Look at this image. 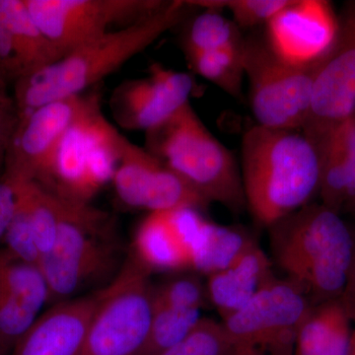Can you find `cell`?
I'll use <instances>...</instances> for the list:
<instances>
[{
  "label": "cell",
  "instance_id": "cell-1",
  "mask_svg": "<svg viewBox=\"0 0 355 355\" xmlns=\"http://www.w3.org/2000/svg\"><path fill=\"white\" fill-rule=\"evenodd\" d=\"M189 1L173 0L155 13L71 51L46 69L15 81L20 116L49 103L81 95L120 69L166 32L187 19Z\"/></svg>",
  "mask_w": 355,
  "mask_h": 355
},
{
  "label": "cell",
  "instance_id": "cell-2",
  "mask_svg": "<svg viewBox=\"0 0 355 355\" xmlns=\"http://www.w3.org/2000/svg\"><path fill=\"white\" fill-rule=\"evenodd\" d=\"M241 175L247 207L270 227L318 196L319 156L302 130L254 125L242 139Z\"/></svg>",
  "mask_w": 355,
  "mask_h": 355
},
{
  "label": "cell",
  "instance_id": "cell-3",
  "mask_svg": "<svg viewBox=\"0 0 355 355\" xmlns=\"http://www.w3.org/2000/svg\"><path fill=\"white\" fill-rule=\"evenodd\" d=\"M268 229L273 261L313 305L342 297L355 233L340 214L312 202Z\"/></svg>",
  "mask_w": 355,
  "mask_h": 355
},
{
  "label": "cell",
  "instance_id": "cell-4",
  "mask_svg": "<svg viewBox=\"0 0 355 355\" xmlns=\"http://www.w3.org/2000/svg\"><path fill=\"white\" fill-rule=\"evenodd\" d=\"M121 249L111 216L90 203L62 200V216L55 247L42 257L49 289V304L76 298L118 275Z\"/></svg>",
  "mask_w": 355,
  "mask_h": 355
},
{
  "label": "cell",
  "instance_id": "cell-5",
  "mask_svg": "<svg viewBox=\"0 0 355 355\" xmlns=\"http://www.w3.org/2000/svg\"><path fill=\"white\" fill-rule=\"evenodd\" d=\"M144 148L160 159L209 203L239 214L247 207L241 169L191 107L146 132Z\"/></svg>",
  "mask_w": 355,
  "mask_h": 355
},
{
  "label": "cell",
  "instance_id": "cell-6",
  "mask_svg": "<svg viewBox=\"0 0 355 355\" xmlns=\"http://www.w3.org/2000/svg\"><path fill=\"white\" fill-rule=\"evenodd\" d=\"M100 98L97 90L85 94L80 113L35 181L64 202L90 203L120 163L128 139L103 113Z\"/></svg>",
  "mask_w": 355,
  "mask_h": 355
},
{
  "label": "cell",
  "instance_id": "cell-7",
  "mask_svg": "<svg viewBox=\"0 0 355 355\" xmlns=\"http://www.w3.org/2000/svg\"><path fill=\"white\" fill-rule=\"evenodd\" d=\"M150 270L132 254L104 294L81 355H139L153 316Z\"/></svg>",
  "mask_w": 355,
  "mask_h": 355
},
{
  "label": "cell",
  "instance_id": "cell-8",
  "mask_svg": "<svg viewBox=\"0 0 355 355\" xmlns=\"http://www.w3.org/2000/svg\"><path fill=\"white\" fill-rule=\"evenodd\" d=\"M318 62L291 64L277 57L266 41L246 39L245 76L257 125L302 130L309 118Z\"/></svg>",
  "mask_w": 355,
  "mask_h": 355
},
{
  "label": "cell",
  "instance_id": "cell-9",
  "mask_svg": "<svg viewBox=\"0 0 355 355\" xmlns=\"http://www.w3.org/2000/svg\"><path fill=\"white\" fill-rule=\"evenodd\" d=\"M312 306L296 284L275 277L221 322L238 355H293L299 329Z\"/></svg>",
  "mask_w": 355,
  "mask_h": 355
},
{
  "label": "cell",
  "instance_id": "cell-10",
  "mask_svg": "<svg viewBox=\"0 0 355 355\" xmlns=\"http://www.w3.org/2000/svg\"><path fill=\"white\" fill-rule=\"evenodd\" d=\"M40 29L62 57L160 10L161 0H24Z\"/></svg>",
  "mask_w": 355,
  "mask_h": 355
},
{
  "label": "cell",
  "instance_id": "cell-11",
  "mask_svg": "<svg viewBox=\"0 0 355 355\" xmlns=\"http://www.w3.org/2000/svg\"><path fill=\"white\" fill-rule=\"evenodd\" d=\"M335 37L318 62L302 132L316 144L355 114V0L343 4Z\"/></svg>",
  "mask_w": 355,
  "mask_h": 355
},
{
  "label": "cell",
  "instance_id": "cell-12",
  "mask_svg": "<svg viewBox=\"0 0 355 355\" xmlns=\"http://www.w3.org/2000/svg\"><path fill=\"white\" fill-rule=\"evenodd\" d=\"M112 182L119 200L132 209L153 212L191 207L200 211L210 205L160 159L128 139Z\"/></svg>",
  "mask_w": 355,
  "mask_h": 355
},
{
  "label": "cell",
  "instance_id": "cell-13",
  "mask_svg": "<svg viewBox=\"0 0 355 355\" xmlns=\"http://www.w3.org/2000/svg\"><path fill=\"white\" fill-rule=\"evenodd\" d=\"M193 85L191 74L154 64L146 76L123 81L114 89L110 111L119 127L146 132L188 104Z\"/></svg>",
  "mask_w": 355,
  "mask_h": 355
},
{
  "label": "cell",
  "instance_id": "cell-14",
  "mask_svg": "<svg viewBox=\"0 0 355 355\" xmlns=\"http://www.w3.org/2000/svg\"><path fill=\"white\" fill-rule=\"evenodd\" d=\"M85 94L49 103L20 116L1 176L12 184L35 182L83 109Z\"/></svg>",
  "mask_w": 355,
  "mask_h": 355
},
{
  "label": "cell",
  "instance_id": "cell-15",
  "mask_svg": "<svg viewBox=\"0 0 355 355\" xmlns=\"http://www.w3.org/2000/svg\"><path fill=\"white\" fill-rule=\"evenodd\" d=\"M331 4L322 0H292L266 23V43L288 64L307 67L331 46L336 31Z\"/></svg>",
  "mask_w": 355,
  "mask_h": 355
},
{
  "label": "cell",
  "instance_id": "cell-16",
  "mask_svg": "<svg viewBox=\"0 0 355 355\" xmlns=\"http://www.w3.org/2000/svg\"><path fill=\"white\" fill-rule=\"evenodd\" d=\"M205 221L200 210L191 207L149 212L137 229L132 254L150 272L191 270Z\"/></svg>",
  "mask_w": 355,
  "mask_h": 355
},
{
  "label": "cell",
  "instance_id": "cell-17",
  "mask_svg": "<svg viewBox=\"0 0 355 355\" xmlns=\"http://www.w3.org/2000/svg\"><path fill=\"white\" fill-rule=\"evenodd\" d=\"M104 288L51 305L37 318L10 355H81Z\"/></svg>",
  "mask_w": 355,
  "mask_h": 355
},
{
  "label": "cell",
  "instance_id": "cell-18",
  "mask_svg": "<svg viewBox=\"0 0 355 355\" xmlns=\"http://www.w3.org/2000/svg\"><path fill=\"white\" fill-rule=\"evenodd\" d=\"M314 146L319 156L320 202L340 216L355 212V114Z\"/></svg>",
  "mask_w": 355,
  "mask_h": 355
},
{
  "label": "cell",
  "instance_id": "cell-19",
  "mask_svg": "<svg viewBox=\"0 0 355 355\" xmlns=\"http://www.w3.org/2000/svg\"><path fill=\"white\" fill-rule=\"evenodd\" d=\"M275 279L272 261L254 241L232 265L207 277L210 304L224 321Z\"/></svg>",
  "mask_w": 355,
  "mask_h": 355
},
{
  "label": "cell",
  "instance_id": "cell-20",
  "mask_svg": "<svg viewBox=\"0 0 355 355\" xmlns=\"http://www.w3.org/2000/svg\"><path fill=\"white\" fill-rule=\"evenodd\" d=\"M352 324L340 298L313 305L299 329L293 355H349Z\"/></svg>",
  "mask_w": 355,
  "mask_h": 355
},
{
  "label": "cell",
  "instance_id": "cell-21",
  "mask_svg": "<svg viewBox=\"0 0 355 355\" xmlns=\"http://www.w3.org/2000/svg\"><path fill=\"white\" fill-rule=\"evenodd\" d=\"M2 4L22 70L21 76L46 69L62 60L60 51L33 19L24 0H2Z\"/></svg>",
  "mask_w": 355,
  "mask_h": 355
},
{
  "label": "cell",
  "instance_id": "cell-22",
  "mask_svg": "<svg viewBox=\"0 0 355 355\" xmlns=\"http://www.w3.org/2000/svg\"><path fill=\"white\" fill-rule=\"evenodd\" d=\"M254 242L243 229L207 220L193 251L191 270L207 277L220 272L232 265Z\"/></svg>",
  "mask_w": 355,
  "mask_h": 355
},
{
  "label": "cell",
  "instance_id": "cell-23",
  "mask_svg": "<svg viewBox=\"0 0 355 355\" xmlns=\"http://www.w3.org/2000/svg\"><path fill=\"white\" fill-rule=\"evenodd\" d=\"M246 39L234 21L216 9L202 8L187 23L182 49L187 51H243Z\"/></svg>",
  "mask_w": 355,
  "mask_h": 355
},
{
  "label": "cell",
  "instance_id": "cell-24",
  "mask_svg": "<svg viewBox=\"0 0 355 355\" xmlns=\"http://www.w3.org/2000/svg\"><path fill=\"white\" fill-rule=\"evenodd\" d=\"M184 53L187 62L196 73L216 84L217 87L234 99H242L245 76L244 50L187 51Z\"/></svg>",
  "mask_w": 355,
  "mask_h": 355
},
{
  "label": "cell",
  "instance_id": "cell-25",
  "mask_svg": "<svg viewBox=\"0 0 355 355\" xmlns=\"http://www.w3.org/2000/svg\"><path fill=\"white\" fill-rule=\"evenodd\" d=\"M0 289L24 301L40 313L49 304V289L39 266L16 258L0 249Z\"/></svg>",
  "mask_w": 355,
  "mask_h": 355
},
{
  "label": "cell",
  "instance_id": "cell-26",
  "mask_svg": "<svg viewBox=\"0 0 355 355\" xmlns=\"http://www.w3.org/2000/svg\"><path fill=\"white\" fill-rule=\"evenodd\" d=\"M200 319V310L153 308L148 336L139 355L165 354L181 342Z\"/></svg>",
  "mask_w": 355,
  "mask_h": 355
},
{
  "label": "cell",
  "instance_id": "cell-27",
  "mask_svg": "<svg viewBox=\"0 0 355 355\" xmlns=\"http://www.w3.org/2000/svg\"><path fill=\"white\" fill-rule=\"evenodd\" d=\"M153 308L202 310L209 304L207 286L196 275H182L153 284Z\"/></svg>",
  "mask_w": 355,
  "mask_h": 355
},
{
  "label": "cell",
  "instance_id": "cell-28",
  "mask_svg": "<svg viewBox=\"0 0 355 355\" xmlns=\"http://www.w3.org/2000/svg\"><path fill=\"white\" fill-rule=\"evenodd\" d=\"M162 355H238L222 322L202 318L193 330Z\"/></svg>",
  "mask_w": 355,
  "mask_h": 355
},
{
  "label": "cell",
  "instance_id": "cell-29",
  "mask_svg": "<svg viewBox=\"0 0 355 355\" xmlns=\"http://www.w3.org/2000/svg\"><path fill=\"white\" fill-rule=\"evenodd\" d=\"M292 0H202L189 1L200 8L223 10L228 9L232 14L235 24L242 28H253L266 24L282 9L291 3Z\"/></svg>",
  "mask_w": 355,
  "mask_h": 355
},
{
  "label": "cell",
  "instance_id": "cell-30",
  "mask_svg": "<svg viewBox=\"0 0 355 355\" xmlns=\"http://www.w3.org/2000/svg\"><path fill=\"white\" fill-rule=\"evenodd\" d=\"M38 314L24 301L0 289V355H10Z\"/></svg>",
  "mask_w": 355,
  "mask_h": 355
},
{
  "label": "cell",
  "instance_id": "cell-31",
  "mask_svg": "<svg viewBox=\"0 0 355 355\" xmlns=\"http://www.w3.org/2000/svg\"><path fill=\"white\" fill-rule=\"evenodd\" d=\"M16 203L13 216L4 235L6 249L20 260L39 266L41 256L35 241L31 218L24 198L16 190Z\"/></svg>",
  "mask_w": 355,
  "mask_h": 355
},
{
  "label": "cell",
  "instance_id": "cell-32",
  "mask_svg": "<svg viewBox=\"0 0 355 355\" xmlns=\"http://www.w3.org/2000/svg\"><path fill=\"white\" fill-rule=\"evenodd\" d=\"M19 120L15 98L9 93L6 77L0 74V170H3L7 147Z\"/></svg>",
  "mask_w": 355,
  "mask_h": 355
},
{
  "label": "cell",
  "instance_id": "cell-33",
  "mask_svg": "<svg viewBox=\"0 0 355 355\" xmlns=\"http://www.w3.org/2000/svg\"><path fill=\"white\" fill-rule=\"evenodd\" d=\"M0 74L6 77L7 81L9 79L16 81L22 76L2 0H0Z\"/></svg>",
  "mask_w": 355,
  "mask_h": 355
},
{
  "label": "cell",
  "instance_id": "cell-34",
  "mask_svg": "<svg viewBox=\"0 0 355 355\" xmlns=\"http://www.w3.org/2000/svg\"><path fill=\"white\" fill-rule=\"evenodd\" d=\"M15 203L16 193L13 184L0 176V241L3 240L12 218Z\"/></svg>",
  "mask_w": 355,
  "mask_h": 355
},
{
  "label": "cell",
  "instance_id": "cell-35",
  "mask_svg": "<svg viewBox=\"0 0 355 355\" xmlns=\"http://www.w3.org/2000/svg\"><path fill=\"white\" fill-rule=\"evenodd\" d=\"M340 301H342L343 306H345V310H347L352 323H355V248L349 280H347V284L345 286L342 297H340Z\"/></svg>",
  "mask_w": 355,
  "mask_h": 355
},
{
  "label": "cell",
  "instance_id": "cell-36",
  "mask_svg": "<svg viewBox=\"0 0 355 355\" xmlns=\"http://www.w3.org/2000/svg\"><path fill=\"white\" fill-rule=\"evenodd\" d=\"M349 355H355V330L352 331V340H350Z\"/></svg>",
  "mask_w": 355,
  "mask_h": 355
}]
</instances>
